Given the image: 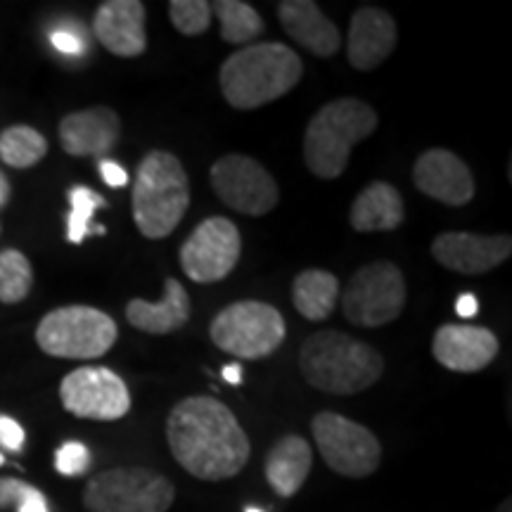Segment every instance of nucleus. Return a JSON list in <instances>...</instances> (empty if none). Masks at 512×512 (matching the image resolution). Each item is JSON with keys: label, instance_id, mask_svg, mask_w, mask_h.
<instances>
[{"label": "nucleus", "instance_id": "nucleus-1", "mask_svg": "<svg viewBox=\"0 0 512 512\" xmlns=\"http://www.w3.org/2000/svg\"><path fill=\"white\" fill-rule=\"evenodd\" d=\"M176 463L202 482H223L245 470L252 444L238 418L214 396L178 401L166 420Z\"/></svg>", "mask_w": 512, "mask_h": 512}, {"label": "nucleus", "instance_id": "nucleus-2", "mask_svg": "<svg viewBox=\"0 0 512 512\" xmlns=\"http://www.w3.org/2000/svg\"><path fill=\"white\" fill-rule=\"evenodd\" d=\"M304 74L302 57L285 43H254L223 62L219 86L235 110H256L283 98Z\"/></svg>", "mask_w": 512, "mask_h": 512}, {"label": "nucleus", "instance_id": "nucleus-3", "mask_svg": "<svg viewBox=\"0 0 512 512\" xmlns=\"http://www.w3.org/2000/svg\"><path fill=\"white\" fill-rule=\"evenodd\" d=\"M299 368L313 389L349 396L370 389L384 373V358L361 339L339 330H320L302 344Z\"/></svg>", "mask_w": 512, "mask_h": 512}, {"label": "nucleus", "instance_id": "nucleus-4", "mask_svg": "<svg viewBox=\"0 0 512 512\" xmlns=\"http://www.w3.org/2000/svg\"><path fill=\"white\" fill-rule=\"evenodd\" d=\"M377 114L368 102L339 98L313 114L304 136V162L313 176L332 181L347 171L351 150L373 136Z\"/></svg>", "mask_w": 512, "mask_h": 512}, {"label": "nucleus", "instance_id": "nucleus-5", "mask_svg": "<svg viewBox=\"0 0 512 512\" xmlns=\"http://www.w3.org/2000/svg\"><path fill=\"white\" fill-rule=\"evenodd\" d=\"M131 207L143 238L162 240L174 233L190 207V181L181 159L166 150L147 152L138 164Z\"/></svg>", "mask_w": 512, "mask_h": 512}, {"label": "nucleus", "instance_id": "nucleus-6", "mask_svg": "<svg viewBox=\"0 0 512 512\" xmlns=\"http://www.w3.org/2000/svg\"><path fill=\"white\" fill-rule=\"evenodd\" d=\"M117 323L93 306H62L43 316L36 328V344L55 358L88 361L100 358L117 342Z\"/></svg>", "mask_w": 512, "mask_h": 512}, {"label": "nucleus", "instance_id": "nucleus-7", "mask_svg": "<svg viewBox=\"0 0 512 512\" xmlns=\"http://www.w3.org/2000/svg\"><path fill=\"white\" fill-rule=\"evenodd\" d=\"M211 342L245 361L271 356L285 342L287 325L275 306L256 299L235 302L216 313L209 328Z\"/></svg>", "mask_w": 512, "mask_h": 512}, {"label": "nucleus", "instance_id": "nucleus-8", "mask_svg": "<svg viewBox=\"0 0 512 512\" xmlns=\"http://www.w3.org/2000/svg\"><path fill=\"white\" fill-rule=\"evenodd\" d=\"M174 498L171 479L147 467H112L95 475L83 491L88 512H166Z\"/></svg>", "mask_w": 512, "mask_h": 512}, {"label": "nucleus", "instance_id": "nucleus-9", "mask_svg": "<svg viewBox=\"0 0 512 512\" xmlns=\"http://www.w3.org/2000/svg\"><path fill=\"white\" fill-rule=\"evenodd\" d=\"M406 278L392 261H373L351 275L342 294L344 318L358 328H382L403 313Z\"/></svg>", "mask_w": 512, "mask_h": 512}, {"label": "nucleus", "instance_id": "nucleus-10", "mask_svg": "<svg viewBox=\"0 0 512 512\" xmlns=\"http://www.w3.org/2000/svg\"><path fill=\"white\" fill-rule=\"evenodd\" d=\"M311 430L325 465L337 475L361 479L373 475L380 467V439L368 427L339 413L323 411L313 418Z\"/></svg>", "mask_w": 512, "mask_h": 512}, {"label": "nucleus", "instance_id": "nucleus-11", "mask_svg": "<svg viewBox=\"0 0 512 512\" xmlns=\"http://www.w3.org/2000/svg\"><path fill=\"white\" fill-rule=\"evenodd\" d=\"M242 252L240 230L226 216H209L188 235L178 259L192 283L211 285L226 280Z\"/></svg>", "mask_w": 512, "mask_h": 512}, {"label": "nucleus", "instance_id": "nucleus-12", "mask_svg": "<svg viewBox=\"0 0 512 512\" xmlns=\"http://www.w3.org/2000/svg\"><path fill=\"white\" fill-rule=\"evenodd\" d=\"M211 188L219 200L238 214L264 216L275 209L280 190L275 178L256 159L247 155H226L216 159L209 171Z\"/></svg>", "mask_w": 512, "mask_h": 512}, {"label": "nucleus", "instance_id": "nucleus-13", "mask_svg": "<svg viewBox=\"0 0 512 512\" xmlns=\"http://www.w3.org/2000/svg\"><path fill=\"white\" fill-rule=\"evenodd\" d=\"M62 406L81 420L112 422L131 411L126 382L110 368L72 370L60 384Z\"/></svg>", "mask_w": 512, "mask_h": 512}, {"label": "nucleus", "instance_id": "nucleus-14", "mask_svg": "<svg viewBox=\"0 0 512 512\" xmlns=\"http://www.w3.org/2000/svg\"><path fill=\"white\" fill-rule=\"evenodd\" d=\"M512 254L510 235H477V233H441L432 242V256L439 266L460 275H482L494 271Z\"/></svg>", "mask_w": 512, "mask_h": 512}, {"label": "nucleus", "instance_id": "nucleus-15", "mask_svg": "<svg viewBox=\"0 0 512 512\" xmlns=\"http://www.w3.org/2000/svg\"><path fill=\"white\" fill-rule=\"evenodd\" d=\"M413 183L422 195L446 207H465L475 197V176L470 166L444 147L422 152L413 166Z\"/></svg>", "mask_w": 512, "mask_h": 512}, {"label": "nucleus", "instance_id": "nucleus-16", "mask_svg": "<svg viewBox=\"0 0 512 512\" xmlns=\"http://www.w3.org/2000/svg\"><path fill=\"white\" fill-rule=\"evenodd\" d=\"M498 337L475 325H441L434 332L432 354L453 373H479L498 356Z\"/></svg>", "mask_w": 512, "mask_h": 512}, {"label": "nucleus", "instance_id": "nucleus-17", "mask_svg": "<svg viewBox=\"0 0 512 512\" xmlns=\"http://www.w3.org/2000/svg\"><path fill=\"white\" fill-rule=\"evenodd\" d=\"M399 31L389 12L363 5L351 15L347 60L358 72H370L394 53Z\"/></svg>", "mask_w": 512, "mask_h": 512}, {"label": "nucleus", "instance_id": "nucleus-18", "mask_svg": "<svg viewBox=\"0 0 512 512\" xmlns=\"http://www.w3.org/2000/svg\"><path fill=\"white\" fill-rule=\"evenodd\" d=\"M147 10L138 0H107L93 19L98 41L117 57H138L147 48Z\"/></svg>", "mask_w": 512, "mask_h": 512}, {"label": "nucleus", "instance_id": "nucleus-19", "mask_svg": "<svg viewBox=\"0 0 512 512\" xmlns=\"http://www.w3.org/2000/svg\"><path fill=\"white\" fill-rule=\"evenodd\" d=\"M121 136V119L112 107H91L67 114L60 121L62 150L72 157L102 159L117 145Z\"/></svg>", "mask_w": 512, "mask_h": 512}, {"label": "nucleus", "instance_id": "nucleus-20", "mask_svg": "<svg viewBox=\"0 0 512 512\" xmlns=\"http://www.w3.org/2000/svg\"><path fill=\"white\" fill-rule=\"evenodd\" d=\"M278 17L299 46L318 57H332L342 46L339 29L323 15L313 0H283Z\"/></svg>", "mask_w": 512, "mask_h": 512}, {"label": "nucleus", "instance_id": "nucleus-21", "mask_svg": "<svg viewBox=\"0 0 512 512\" xmlns=\"http://www.w3.org/2000/svg\"><path fill=\"white\" fill-rule=\"evenodd\" d=\"M192 313L190 297L181 280L166 278L162 302L150 304L145 299H131L126 306V320L147 335H171L188 325Z\"/></svg>", "mask_w": 512, "mask_h": 512}, {"label": "nucleus", "instance_id": "nucleus-22", "mask_svg": "<svg viewBox=\"0 0 512 512\" xmlns=\"http://www.w3.org/2000/svg\"><path fill=\"white\" fill-rule=\"evenodd\" d=\"M406 219L401 192L394 185L377 181L358 192L349 209V223L358 233H387Z\"/></svg>", "mask_w": 512, "mask_h": 512}, {"label": "nucleus", "instance_id": "nucleus-23", "mask_svg": "<svg viewBox=\"0 0 512 512\" xmlns=\"http://www.w3.org/2000/svg\"><path fill=\"white\" fill-rule=\"evenodd\" d=\"M313 453L309 441L299 434H287L280 441H275L266 456V479L271 489L280 498H292L299 494L306 477L311 472Z\"/></svg>", "mask_w": 512, "mask_h": 512}, {"label": "nucleus", "instance_id": "nucleus-24", "mask_svg": "<svg viewBox=\"0 0 512 512\" xmlns=\"http://www.w3.org/2000/svg\"><path fill=\"white\" fill-rule=\"evenodd\" d=\"M339 297V280L337 275L328 271H320V268H309V271H302L294 278L292 285V302L294 309L306 320H313V323H320L335 311Z\"/></svg>", "mask_w": 512, "mask_h": 512}, {"label": "nucleus", "instance_id": "nucleus-25", "mask_svg": "<svg viewBox=\"0 0 512 512\" xmlns=\"http://www.w3.org/2000/svg\"><path fill=\"white\" fill-rule=\"evenodd\" d=\"M211 15L219 17L221 38L233 46L252 43L264 31V19L252 5L242 0H219L211 5Z\"/></svg>", "mask_w": 512, "mask_h": 512}, {"label": "nucleus", "instance_id": "nucleus-26", "mask_svg": "<svg viewBox=\"0 0 512 512\" xmlns=\"http://www.w3.org/2000/svg\"><path fill=\"white\" fill-rule=\"evenodd\" d=\"M48 155V140L31 126H10L0 133V159L12 169H31Z\"/></svg>", "mask_w": 512, "mask_h": 512}, {"label": "nucleus", "instance_id": "nucleus-27", "mask_svg": "<svg viewBox=\"0 0 512 512\" xmlns=\"http://www.w3.org/2000/svg\"><path fill=\"white\" fill-rule=\"evenodd\" d=\"M34 285V268L17 249L0 252V302L19 304L29 297Z\"/></svg>", "mask_w": 512, "mask_h": 512}, {"label": "nucleus", "instance_id": "nucleus-28", "mask_svg": "<svg viewBox=\"0 0 512 512\" xmlns=\"http://www.w3.org/2000/svg\"><path fill=\"white\" fill-rule=\"evenodd\" d=\"M69 204H72V211H69V221H67V240L72 245H81L83 240L88 238L91 233V221L95 209L105 207V200L98 195V192L86 188V185H74L69 190Z\"/></svg>", "mask_w": 512, "mask_h": 512}, {"label": "nucleus", "instance_id": "nucleus-29", "mask_svg": "<svg viewBox=\"0 0 512 512\" xmlns=\"http://www.w3.org/2000/svg\"><path fill=\"white\" fill-rule=\"evenodd\" d=\"M169 17L176 31L183 36L207 34L211 27V3L207 0H171Z\"/></svg>", "mask_w": 512, "mask_h": 512}, {"label": "nucleus", "instance_id": "nucleus-30", "mask_svg": "<svg viewBox=\"0 0 512 512\" xmlns=\"http://www.w3.org/2000/svg\"><path fill=\"white\" fill-rule=\"evenodd\" d=\"M17 505V512H50L48 501L36 486L19 479H0V508Z\"/></svg>", "mask_w": 512, "mask_h": 512}, {"label": "nucleus", "instance_id": "nucleus-31", "mask_svg": "<svg viewBox=\"0 0 512 512\" xmlns=\"http://www.w3.org/2000/svg\"><path fill=\"white\" fill-rule=\"evenodd\" d=\"M55 467L64 477H79L91 467V451L81 441H67L57 448Z\"/></svg>", "mask_w": 512, "mask_h": 512}, {"label": "nucleus", "instance_id": "nucleus-32", "mask_svg": "<svg viewBox=\"0 0 512 512\" xmlns=\"http://www.w3.org/2000/svg\"><path fill=\"white\" fill-rule=\"evenodd\" d=\"M0 444L10 451H19L24 446V430L17 420L0 415Z\"/></svg>", "mask_w": 512, "mask_h": 512}, {"label": "nucleus", "instance_id": "nucleus-33", "mask_svg": "<svg viewBox=\"0 0 512 512\" xmlns=\"http://www.w3.org/2000/svg\"><path fill=\"white\" fill-rule=\"evenodd\" d=\"M50 43L55 50H60L64 55H81L83 53V38L69 29H55L50 34Z\"/></svg>", "mask_w": 512, "mask_h": 512}, {"label": "nucleus", "instance_id": "nucleus-34", "mask_svg": "<svg viewBox=\"0 0 512 512\" xmlns=\"http://www.w3.org/2000/svg\"><path fill=\"white\" fill-rule=\"evenodd\" d=\"M100 174H102V178H105V183L110 185V188H126V185H128L126 169H124V166H119L117 162H112V159H102Z\"/></svg>", "mask_w": 512, "mask_h": 512}, {"label": "nucleus", "instance_id": "nucleus-35", "mask_svg": "<svg viewBox=\"0 0 512 512\" xmlns=\"http://www.w3.org/2000/svg\"><path fill=\"white\" fill-rule=\"evenodd\" d=\"M477 311H479V302H477V297L472 292H465V294H460L458 297V302H456V313L460 318H475L477 316Z\"/></svg>", "mask_w": 512, "mask_h": 512}, {"label": "nucleus", "instance_id": "nucleus-36", "mask_svg": "<svg viewBox=\"0 0 512 512\" xmlns=\"http://www.w3.org/2000/svg\"><path fill=\"white\" fill-rule=\"evenodd\" d=\"M221 375L228 384H240L242 382V368L238 366V363H228V366L223 368Z\"/></svg>", "mask_w": 512, "mask_h": 512}, {"label": "nucleus", "instance_id": "nucleus-37", "mask_svg": "<svg viewBox=\"0 0 512 512\" xmlns=\"http://www.w3.org/2000/svg\"><path fill=\"white\" fill-rule=\"evenodd\" d=\"M10 195H12L10 181H8V178H5L3 171H0V209H3L5 204L10 202Z\"/></svg>", "mask_w": 512, "mask_h": 512}, {"label": "nucleus", "instance_id": "nucleus-38", "mask_svg": "<svg viewBox=\"0 0 512 512\" xmlns=\"http://www.w3.org/2000/svg\"><path fill=\"white\" fill-rule=\"evenodd\" d=\"M498 512H510V498H508V501L501 503V508H498Z\"/></svg>", "mask_w": 512, "mask_h": 512}, {"label": "nucleus", "instance_id": "nucleus-39", "mask_svg": "<svg viewBox=\"0 0 512 512\" xmlns=\"http://www.w3.org/2000/svg\"><path fill=\"white\" fill-rule=\"evenodd\" d=\"M245 512H264V510H259V508H254V505H252V508H247Z\"/></svg>", "mask_w": 512, "mask_h": 512}, {"label": "nucleus", "instance_id": "nucleus-40", "mask_svg": "<svg viewBox=\"0 0 512 512\" xmlns=\"http://www.w3.org/2000/svg\"><path fill=\"white\" fill-rule=\"evenodd\" d=\"M3 463H5V458H3V456H0V465H3Z\"/></svg>", "mask_w": 512, "mask_h": 512}, {"label": "nucleus", "instance_id": "nucleus-41", "mask_svg": "<svg viewBox=\"0 0 512 512\" xmlns=\"http://www.w3.org/2000/svg\"><path fill=\"white\" fill-rule=\"evenodd\" d=\"M0 230H3V228H0Z\"/></svg>", "mask_w": 512, "mask_h": 512}]
</instances>
